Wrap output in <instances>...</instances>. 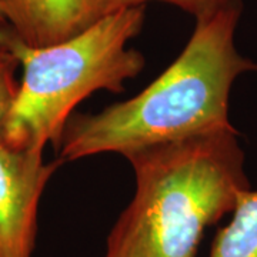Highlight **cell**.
<instances>
[{
    "instance_id": "cell-1",
    "label": "cell",
    "mask_w": 257,
    "mask_h": 257,
    "mask_svg": "<svg viewBox=\"0 0 257 257\" xmlns=\"http://www.w3.org/2000/svg\"><path fill=\"white\" fill-rule=\"evenodd\" d=\"M241 2L229 0L196 18L183 52L138 96L93 114H73L60 139L59 160L101 153L126 157L147 147L234 130L229 100L236 79L257 63L236 47Z\"/></svg>"
},
{
    "instance_id": "cell-2",
    "label": "cell",
    "mask_w": 257,
    "mask_h": 257,
    "mask_svg": "<svg viewBox=\"0 0 257 257\" xmlns=\"http://www.w3.org/2000/svg\"><path fill=\"white\" fill-rule=\"evenodd\" d=\"M237 130L147 147L126 156L136 193L103 257H196L203 233L250 189Z\"/></svg>"
},
{
    "instance_id": "cell-3",
    "label": "cell",
    "mask_w": 257,
    "mask_h": 257,
    "mask_svg": "<svg viewBox=\"0 0 257 257\" xmlns=\"http://www.w3.org/2000/svg\"><path fill=\"white\" fill-rule=\"evenodd\" d=\"M145 6L124 8L97 19L73 37L52 46L29 47L0 23V46L22 66V79L0 143L15 150L56 147L76 106L92 93H120L145 67L127 43L140 33Z\"/></svg>"
},
{
    "instance_id": "cell-4",
    "label": "cell",
    "mask_w": 257,
    "mask_h": 257,
    "mask_svg": "<svg viewBox=\"0 0 257 257\" xmlns=\"http://www.w3.org/2000/svg\"><path fill=\"white\" fill-rule=\"evenodd\" d=\"M62 162L0 143V257H33L42 194Z\"/></svg>"
},
{
    "instance_id": "cell-5",
    "label": "cell",
    "mask_w": 257,
    "mask_h": 257,
    "mask_svg": "<svg viewBox=\"0 0 257 257\" xmlns=\"http://www.w3.org/2000/svg\"><path fill=\"white\" fill-rule=\"evenodd\" d=\"M3 23L29 47L52 46L92 25L90 0H2Z\"/></svg>"
},
{
    "instance_id": "cell-6",
    "label": "cell",
    "mask_w": 257,
    "mask_h": 257,
    "mask_svg": "<svg viewBox=\"0 0 257 257\" xmlns=\"http://www.w3.org/2000/svg\"><path fill=\"white\" fill-rule=\"evenodd\" d=\"M231 214L216 233L209 257H257V190L241 193Z\"/></svg>"
},
{
    "instance_id": "cell-7",
    "label": "cell",
    "mask_w": 257,
    "mask_h": 257,
    "mask_svg": "<svg viewBox=\"0 0 257 257\" xmlns=\"http://www.w3.org/2000/svg\"><path fill=\"white\" fill-rule=\"evenodd\" d=\"M147 2H166L183 9L184 12L192 13L197 18L203 13H207L224 5L229 0H90V22L93 23L97 19L119 9L145 6Z\"/></svg>"
},
{
    "instance_id": "cell-8",
    "label": "cell",
    "mask_w": 257,
    "mask_h": 257,
    "mask_svg": "<svg viewBox=\"0 0 257 257\" xmlns=\"http://www.w3.org/2000/svg\"><path fill=\"white\" fill-rule=\"evenodd\" d=\"M19 62L6 47L0 46V130L18 93L16 70Z\"/></svg>"
},
{
    "instance_id": "cell-9",
    "label": "cell",
    "mask_w": 257,
    "mask_h": 257,
    "mask_svg": "<svg viewBox=\"0 0 257 257\" xmlns=\"http://www.w3.org/2000/svg\"><path fill=\"white\" fill-rule=\"evenodd\" d=\"M0 23H3V9H2V2H0Z\"/></svg>"
},
{
    "instance_id": "cell-10",
    "label": "cell",
    "mask_w": 257,
    "mask_h": 257,
    "mask_svg": "<svg viewBox=\"0 0 257 257\" xmlns=\"http://www.w3.org/2000/svg\"><path fill=\"white\" fill-rule=\"evenodd\" d=\"M0 2H2V0H0Z\"/></svg>"
}]
</instances>
